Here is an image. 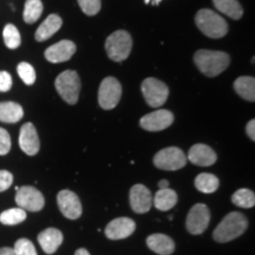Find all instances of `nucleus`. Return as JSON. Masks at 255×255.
Returning <instances> with one entry per match:
<instances>
[{"mask_svg":"<svg viewBox=\"0 0 255 255\" xmlns=\"http://www.w3.org/2000/svg\"><path fill=\"white\" fill-rule=\"evenodd\" d=\"M63 240L64 237L62 232L57 228H47L38 235V242L41 250L49 255L56 253V251L63 244Z\"/></svg>","mask_w":255,"mask_h":255,"instance_id":"obj_18","label":"nucleus"},{"mask_svg":"<svg viewBox=\"0 0 255 255\" xmlns=\"http://www.w3.org/2000/svg\"><path fill=\"white\" fill-rule=\"evenodd\" d=\"M2 37H4L5 45L11 50L17 49L21 43L20 33H19L18 28L12 24L6 25L4 28V32H2Z\"/></svg>","mask_w":255,"mask_h":255,"instance_id":"obj_29","label":"nucleus"},{"mask_svg":"<svg viewBox=\"0 0 255 255\" xmlns=\"http://www.w3.org/2000/svg\"><path fill=\"white\" fill-rule=\"evenodd\" d=\"M26 220V210L21 208H11L0 214V222L5 226H15Z\"/></svg>","mask_w":255,"mask_h":255,"instance_id":"obj_28","label":"nucleus"},{"mask_svg":"<svg viewBox=\"0 0 255 255\" xmlns=\"http://www.w3.org/2000/svg\"><path fill=\"white\" fill-rule=\"evenodd\" d=\"M136 223L129 218H119L111 221L105 228V235L110 240H122L135 232Z\"/></svg>","mask_w":255,"mask_h":255,"instance_id":"obj_15","label":"nucleus"},{"mask_svg":"<svg viewBox=\"0 0 255 255\" xmlns=\"http://www.w3.org/2000/svg\"><path fill=\"white\" fill-rule=\"evenodd\" d=\"M56 90L60 97L70 105H75L78 102L81 92V79L78 73L73 70H66L60 73L55 82Z\"/></svg>","mask_w":255,"mask_h":255,"instance_id":"obj_5","label":"nucleus"},{"mask_svg":"<svg viewBox=\"0 0 255 255\" xmlns=\"http://www.w3.org/2000/svg\"><path fill=\"white\" fill-rule=\"evenodd\" d=\"M63 20L58 14H50L45 20L41 23L39 27L37 28L36 37L37 41H45L53 36L56 32L59 31V28L62 27Z\"/></svg>","mask_w":255,"mask_h":255,"instance_id":"obj_20","label":"nucleus"},{"mask_svg":"<svg viewBox=\"0 0 255 255\" xmlns=\"http://www.w3.org/2000/svg\"><path fill=\"white\" fill-rule=\"evenodd\" d=\"M154 164L162 170L175 171L183 168L187 164V157L184 152L176 146H169L162 149L154 156Z\"/></svg>","mask_w":255,"mask_h":255,"instance_id":"obj_6","label":"nucleus"},{"mask_svg":"<svg viewBox=\"0 0 255 255\" xmlns=\"http://www.w3.org/2000/svg\"><path fill=\"white\" fill-rule=\"evenodd\" d=\"M194 62L197 69L207 77H216L231 64V57L222 51L199 50L194 55Z\"/></svg>","mask_w":255,"mask_h":255,"instance_id":"obj_1","label":"nucleus"},{"mask_svg":"<svg viewBox=\"0 0 255 255\" xmlns=\"http://www.w3.org/2000/svg\"><path fill=\"white\" fill-rule=\"evenodd\" d=\"M11 150V137L5 129L0 128V155H7Z\"/></svg>","mask_w":255,"mask_h":255,"instance_id":"obj_33","label":"nucleus"},{"mask_svg":"<svg viewBox=\"0 0 255 255\" xmlns=\"http://www.w3.org/2000/svg\"><path fill=\"white\" fill-rule=\"evenodd\" d=\"M246 131H247L248 137H250L252 141H254L255 139V121L254 120H251L250 122L247 123Z\"/></svg>","mask_w":255,"mask_h":255,"instance_id":"obj_36","label":"nucleus"},{"mask_svg":"<svg viewBox=\"0 0 255 255\" xmlns=\"http://www.w3.org/2000/svg\"><path fill=\"white\" fill-rule=\"evenodd\" d=\"M213 2L218 11L234 20L240 19L244 14V9L238 0H213Z\"/></svg>","mask_w":255,"mask_h":255,"instance_id":"obj_24","label":"nucleus"},{"mask_svg":"<svg viewBox=\"0 0 255 255\" xmlns=\"http://www.w3.org/2000/svg\"><path fill=\"white\" fill-rule=\"evenodd\" d=\"M19 77L21 78L26 85H32L34 82H36V71H34L33 66L28 63H19L17 68Z\"/></svg>","mask_w":255,"mask_h":255,"instance_id":"obj_30","label":"nucleus"},{"mask_svg":"<svg viewBox=\"0 0 255 255\" xmlns=\"http://www.w3.org/2000/svg\"><path fill=\"white\" fill-rule=\"evenodd\" d=\"M122 87L115 77H107L101 83L98 90V103L104 110H111L120 103Z\"/></svg>","mask_w":255,"mask_h":255,"instance_id":"obj_8","label":"nucleus"},{"mask_svg":"<svg viewBox=\"0 0 255 255\" xmlns=\"http://www.w3.org/2000/svg\"><path fill=\"white\" fill-rule=\"evenodd\" d=\"M210 210L203 203H196L191 207L187 216L186 227L191 235H200L208 228Z\"/></svg>","mask_w":255,"mask_h":255,"instance_id":"obj_9","label":"nucleus"},{"mask_svg":"<svg viewBox=\"0 0 255 255\" xmlns=\"http://www.w3.org/2000/svg\"><path fill=\"white\" fill-rule=\"evenodd\" d=\"M76 44L71 40H60L45 51V58L50 63H64L71 59L76 52Z\"/></svg>","mask_w":255,"mask_h":255,"instance_id":"obj_16","label":"nucleus"},{"mask_svg":"<svg viewBox=\"0 0 255 255\" xmlns=\"http://www.w3.org/2000/svg\"><path fill=\"white\" fill-rule=\"evenodd\" d=\"M195 23L203 34L213 39L225 37L228 32L227 21L216 12L208 8H202L197 12Z\"/></svg>","mask_w":255,"mask_h":255,"instance_id":"obj_3","label":"nucleus"},{"mask_svg":"<svg viewBox=\"0 0 255 255\" xmlns=\"http://www.w3.org/2000/svg\"><path fill=\"white\" fill-rule=\"evenodd\" d=\"M57 203L60 213L65 216L66 219L77 220L81 218L83 208L82 203L77 194H75L71 190H62L57 195Z\"/></svg>","mask_w":255,"mask_h":255,"instance_id":"obj_11","label":"nucleus"},{"mask_svg":"<svg viewBox=\"0 0 255 255\" xmlns=\"http://www.w3.org/2000/svg\"><path fill=\"white\" fill-rule=\"evenodd\" d=\"M43 13V2L40 0H26L24 8V20L27 24L36 23Z\"/></svg>","mask_w":255,"mask_h":255,"instance_id":"obj_27","label":"nucleus"},{"mask_svg":"<svg viewBox=\"0 0 255 255\" xmlns=\"http://www.w3.org/2000/svg\"><path fill=\"white\" fill-rule=\"evenodd\" d=\"M75 255H90V253L85 248H79V250L76 251Z\"/></svg>","mask_w":255,"mask_h":255,"instance_id":"obj_39","label":"nucleus"},{"mask_svg":"<svg viewBox=\"0 0 255 255\" xmlns=\"http://www.w3.org/2000/svg\"><path fill=\"white\" fill-rule=\"evenodd\" d=\"M219 186H220L219 178L213 174L202 173L197 175V177L195 178V187L197 190L201 191V193H205V194L215 193V191L218 190Z\"/></svg>","mask_w":255,"mask_h":255,"instance_id":"obj_25","label":"nucleus"},{"mask_svg":"<svg viewBox=\"0 0 255 255\" xmlns=\"http://www.w3.org/2000/svg\"><path fill=\"white\" fill-rule=\"evenodd\" d=\"M247 227L248 220L246 216L239 212H232L219 223L213 233V238L216 242L225 244L241 237L246 232Z\"/></svg>","mask_w":255,"mask_h":255,"instance_id":"obj_2","label":"nucleus"},{"mask_svg":"<svg viewBox=\"0 0 255 255\" xmlns=\"http://www.w3.org/2000/svg\"><path fill=\"white\" fill-rule=\"evenodd\" d=\"M19 146L25 154L34 156L40 149V141L36 128L32 123H25L19 133Z\"/></svg>","mask_w":255,"mask_h":255,"instance_id":"obj_14","label":"nucleus"},{"mask_svg":"<svg viewBox=\"0 0 255 255\" xmlns=\"http://www.w3.org/2000/svg\"><path fill=\"white\" fill-rule=\"evenodd\" d=\"M15 203L19 208L28 212H39L44 208L45 199L43 194L34 187L25 186L18 188L15 194Z\"/></svg>","mask_w":255,"mask_h":255,"instance_id":"obj_10","label":"nucleus"},{"mask_svg":"<svg viewBox=\"0 0 255 255\" xmlns=\"http://www.w3.org/2000/svg\"><path fill=\"white\" fill-rule=\"evenodd\" d=\"M158 188L159 189H165V188H169V182L167 180H161L158 182Z\"/></svg>","mask_w":255,"mask_h":255,"instance_id":"obj_38","label":"nucleus"},{"mask_svg":"<svg viewBox=\"0 0 255 255\" xmlns=\"http://www.w3.org/2000/svg\"><path fill=\"white\" fill-rule=\"evenodd\" d=\"M234 90L244 100L254 102L255 101V79L248 76L239 77L234 83Z\"/></svg>","mask_w":255,"mask_h":255,"instance_id":"obj_23","label":"nucleus"},{"mask_svg":"<svg viewBox=\"0 0 255 255\" xmlns=\"http://www.w3.org/2000/svg\"><path fill=\"white\" fill-rule=\"evenodd\" d=\"M174 122V115L169 110H156L143 116L139 124L146 131H161L167 129Z\"/></svg>","mask_w":255,"mask_h":255,"instance_id":"obj_12","label":"nucleus"},{"mask_svg":"<svg viewBox=\"0 0 255 255\" xmlns=\"http://www.w3.org/2000/svg\"><path fill=\"white\" fill-rule=\"evenodd\" d=\"M130 206L137 214H144L152 206V195L150 190L143 184H135L130 189Z\"/></svg>","mask_w":255,"mask_h":255,"instance_id":"obj_13","label":"nucleus"},{"mask_svg":"<svg viewBox=\"0 0 255 255\" xmlns=\"http://www.w3.org/2000/svg\"><path fill=\"white\" fill-rule=\"evenodd\" d=\"M0 255H17V254L14 253L13 248L2 247V248H0Z\"/></svg>","mask_w":255,"mask_h":255,"instance_id":"obj_37","label":"nucleus"},{"mask_svg":"<svg viewBox=\"0 0 255 255\" xmlns=\"http://www.w3.org/2000/svg\"><path fill=\"white\" fill-rule=\"evenodd\" d=\"M24 110L21 105L14 102L0 103V121L4 123H17L23 119Z\"/></svg>","mask_w":255,"mask_h":255,"instance_id":"obj_21","label":"nucleus"},{"mask_svg":"<svg viewBox=\"0 0 255 255\" xmlns=\"http://www.w3.org/2000/svg\"><path fill=\"white\" fill-rule=\"evenodd\" d=\"M142 94L144 100L151 108L162 107L168 100L169 89L163 82L156 78H146L143 81Z\"/></svg>","mask_w":255,"mask_h":255,"instance_id":"obj_7","label":"nucleus"},{"mask_svg":"<svg viewBox=\"0 0 255 255\" xmlns=\"http://www.w3.org/2000/svg\"><path fill=\"white\" fill-rule=\"evenodd\" d=\"M13 251L17 255H38L36 247L28 239H19L14 244Z\"/></svg>","mask_w":255,"mask_h":255,"instance_id":"obj_31","label":"nucleus"},{"mask_svg":"<svg viewBox=\"0 0 255 255\" xmlns=\"http://www.w3.org/2000/svg\"><path fill=\"white\" fill-rule=\"evenodd\" d=\"M188 159L191 163L199 165V167H209L215 163L218 156L209 145L199 143V144L191 146L188 152Z\"/></svg>","mask_w":255,"mask_h":255,"instance_id":"obj_17","label":"nucleus"},{"mask_svg":"<svg viewBox=\"0 0 255 255\" xmlns=\"http://www.w3.org/2000/svg\"><path fill=\"white\" fill-rule=\"evenodd\" d=\"M156 208L161 212H167L174 208L177 203V194L176 191L170 189V188H165V189H159L154 199H152Z\"/></svg>","mask_w":255,"mask_h":255,"instance_id":"obj_22","label":"nucleus"},{"mask_svg":"<svg viewBox=\"0 0 255 255\" xmlns=\"http://www.w3.org/2000/svg\"><path fill=\"white\" fill-rule=\"evenodd\" d=\"M232 202L237 207H241V208H253L255 205L254 191L247 189V188L238 189L234 194H233Z\"/></svg>","mask_w":255,"mask_h":255,"instance_id":"obj_26","label":"nucleus"},{"mask_svg":"<svg viewBox=\"0 0 255 255\" xmlns=\"http://www.w3.org/2000/svg\"><path fill=\"white\" fill-rule=\"evenodd\" d=\"M12 88V77L8 72L0 71V92H7Z\"/></svg>","mask_w":255,"mask_h":255,"instance_id":"obj_35","label":"nucleus"},{"mask_svg":"<svg viewBox=\"0 0 255 255\" xmlns=\"http://www.w3.org/2000/svg\"><path fill=\"white\" fill-rule=\"evenodd\" d=\"M144 1H145V4H151V5L156 6V5H158L161 1H163V0H144Z\"/></svg>","mask_w":255,"mask_h":255,"instance_id":"obj_40","label":"nucleus"},{"mask_svg":"<svg viewBox=\"0 0 255 255\" xmlns=\"http://www.w3.org/2000/svg\"><path fill=\"white\" fill-rule=\"evenodd\" d=\"M13 183V175L7 170H0V193L7 190Z\"/></svg>","mask_w":255,"mask_h":255,"instance_id":"obj_34","label":"nucleus"},{"mask_svg":"<svg viewBox=\"0 0 255 255\" xmlns=\"http://www.w3.org/2000/svg\"><path fill=\"white\" fill-rule=\"evenodd\" d=\"M132 49L131 36L127 31L119 30L108 37L105 41V50L114 62H123L129 57Z\"/></svg>","mask_w":255,"mask_h":255,"instance_id":"obj_4","label":"nucleus"},{"mask_svg":"<svg viewBox=\"0 0 255 255\" xmlns=\"http://www.w3.org/2000/svg\"><path fill=\"white\" fill-rule=\"evenodd\" d=\"M78 5L87 15H96L101 11V0H78Z\"/></svg>","mask_w":255,"mask_h":255,"instance_id":"obj_32","label":"nucleus"},{"mask_svg":"<svg viewBox=\"0 0 255 255\" xmlns=\"http://www.w3.org/2000/svg\"><path fill=\"white\" fill-rule=\"evenodd\" d=\"M146 246L159 255H170L175 251L174 240L165 234H151L146 239Z\"/></svg>","mask_w":255,"mask_h":255,"instance_id":"obj_19","label":"nucleus"}]
</instances>
